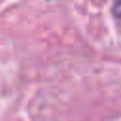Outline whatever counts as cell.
Wrapping results in <instances>:
<instances>
[{
    "label": "cell",
    "mask_w": 121,
    "mask_h": 121,
    "mask_svg": "<svg viewBox=\"0 0 121 121\" xmlns=\"http://www.w3.org/2000/svg\"><path fill=\"white\" fill-rule=\"evenodd\" d=\"M112 13H113V19H115V23H117V25H119V28H121V0H115V2H113Z\"/></svg>",
    "instance_id": "6da1fadb"
}]
</instances>
